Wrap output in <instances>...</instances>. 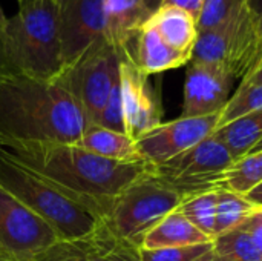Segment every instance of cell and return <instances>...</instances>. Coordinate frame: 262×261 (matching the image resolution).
<instances>
[{
    "instance_id": "36",
    "label": "cell",
    "mask_w": 262,
    "mask_h": 261,
    "mask_svg": "<svg viewBox=\"0 0 262 261\" xmlns=\"http://www.w3.org/2000/svg\"><path fill=\"white\" fill-rule=\"evenodd\" d=\"M196 261H221V260H218V258L213 255V252H210V254H207V255L201 257L200 260H196Z\"/></svg>"
},
{
    "instance_id": "26",
    "label": "cell",
    "mask_w": 262,
    "mask_h": 261,
    "mask_svg": "<svg viewBox=\"0 0 262 261\" xmlns=\"http://www.w3.org/2000/svg\"><path fill=\"white\" fill-rule=\"evenodd\" d=\"M212 252V242L184 248H161L144 249L140 248L141 261H196Z\"/></svg>"
},
{
    "instance_id": "2",
    "label": "cell",
    "mask_w": 262,
    "mask_h": 261,
    "mask_svg": "<svg viewBox=\"0 0 262 261\" xmlns=\"http://www.w3.org/2000/svg\"><path fill=\"white\" fill-rule=\"evenodd\" d=\"M89 122L60 78L38 80L0 66V146L75 143Z\"/></svg>"
},
{
    "instance_id": "28",
    "label": "cell",
    "mask_w": 262,
    "mask_h": 261,
    "mask_svg": "<svg viewBox=\"0 0 262 261\" xmlns=\"http://www.w3.org/2000/svg\"><path fill=\"white\" fill-rule=\"evenodd\" d=\"M94 125H98L101 128L124 132L126 134V125H124V112H123V103H121V91H120V77L115 83L104 108L101 109L97 122Z\"/></svg>"
},
{
    "instance_id": "13",
    "label": "cell",
    "mask_w": 262,
    "mask_h": 261,
    "mask_svg": "<svg viewBox=\"0 0 262 261\" xmlns=\"http://www.w3.org/2000/svg\"><path fill=\"white\" fill-rule=\"evenodd\" d=\"M235 77L213 65L192 62L187 65L181 117H207L221 114L230 98Z\"/></svg>"
},
{
    "instance_id": "29",
    "label": "cell",
    "mask_w": 262,
    "mask_h": 261,
    "mask_svg": "<svg viewBox=\"0 0 262 261\" xmlns=\"http://www.w3.org/2000/svg\"><path fill=\"white\" fill-rule=\"evenodd\" d=\"M38 261H88L84 243H58Z\"/></svg>"
},
{
    "instance_id": "14",
    "label": "cell",
    "mask_w": 262,
    "mask_h": 261,
    "mask_svg": "<svg viewBox=\"0 0 262 261\" xmlns=\"http://www.w3.org/2000/svg\"><path fill=\"white\" fill-rule=\"evenodd\" d=\"M150 14L144 0H104V40L120 52L132 51Z\"/></svg>"
},
{
    "instance_id": "21",
    "label": "cell",
    "mask_w": 262,
    "mask_h": 261,
    "mask_svg": "<svg viewBox=\"0 0 262 261\" xmlns=\"http://www.w3.org/2000/svg\"><path fill=\"white\" fill-rule=\"evenodd\" d=\"M262 183V151H255L236 160L218 178V189H230L246 195Z\"/></svg>"
},
{
    "instance_id": "9",
    "label": "cell",
    "mask_w": 262,
    "mask_h": 261,
    "mask_svg": "<svg viewBox=\"0 0 262 261\" xmlns=\"http://www.w3.org/2000/svg\"><path fill=\"white\" fill-rule=\"evenodd\" d=\"M236 160L213 134L186 152L152 168V172L175 186L184 197L218 189V178Z\"/></svg>"
},
{
    "instance_id": "24",
    "label": "cell",
    "mask_w": 262,
    "mask_h": 261,
    "mask_svg": "<svg viewBox=\"0 0 262 261\" xmlns=\"http://www.w3.org/2000/svg\"><path fill=\"white\" fill-rule=\"evenodd\" d=\"M216 191L209 189L184 197L178 211L201 232L215 237V212H216Z\"/></svg>"
},
{
    "instance_id": "23",
    "label": "cell",
    "mask_w": 262,
    "mask_h": 261,
    "mask_svg": "<svg viewBox=\"0 0 262 261\" xmlns=\"http://www.w3.org/2000/svg\"><path fill=\"white\" fill-rule=\"evenodd\" d=\"M84 249L88 261H141L140 246L115 238L104 228L84 242Z\"/></svg>"
},
{
    "instance_id": "17",
    "label": "cell",
    "mask_w": 262,
    "mask_h": 261,
    "mask_svg": "<svg viewBox=\"0 0 262 261\" xmlns=\"http://www.w3.org/2000/svg\"><path fill=\"white\" fill-rule=\"evenodd\" d=\"M213 242L212 237L195 228L178 209L164 217L155 225L141 240L140 248L161 249V248H184Z\"/></svg>"
},
{
    "instance_id": "1",
    "label": "cell",
    "mask_w": 262,
    "mask_h": 261,
    "mask_svg": "<svg viewBox=\"0 0 262 261\" xmlns=\"http://www.w3.org/2000/svg\"><path fill=\"white\" fill-rule=\"evenodd\" d=\"M0 152L88 203L103 215V220L114 200L129 185L152 171L146 162L107 160L75 143L20 142L0 146Z\"/></svg>"
},
{
    "instance_id": "39",
    "label": "cell",
    "mask_w": 262,
    "mask_h": 261,
    "mask_svg": "<svg viewBox=\"0 0 262 261\" xmlns=\"http://www.w3.org/2000/svg\"><path fill=\"white\" fill-rule=\"evenodd\" d=\"M0 258H3V257H2V254H0Z\"/></svg>"
},
{
    "instance_id": "25",
    "label": "cell",
    "mask_w": 262,
    "mask_h": 261,
    "mask_svg": "<svg viewBox=\"0 0 262 261\" xmlns=\"http://www.w3.org/2000/svg\"><path fill=\"white\" fill-rule=\"evenodd\" d=\"M262 109V85L256 83H239L235 94L230 95L227 105L221 111L220 125H227L243 115Z\"/></svg>"
},
{
    "instance_id": "5",
    "label": "cell",
    "mask_w": 262,
    "mask_h": 261,
    "mask_svg": "<svg viewBox=\"0 0 262 261\" xmlns=\"http://www.w3.org/2000/svg\"><path fill=\"white\" fill-rule=\"evenodd\" d=\"M184 195L152 171L129 185L109 208L103 228L121 242L141 245L144 235L170 212Z\"/></svg>"
},
{
    "instance_id": "30",
    "label": "cell",
    "mask_w": 262,
    "mask_h": 261,
    "mask_svg": "<svg viewBox=\"0 0 262 261\" xmlns=\"http://www.w3.org/2000/svg\"><path fill=\"white\" fill-rule=\"evenodd\" d=\"M241 226L250 234L258 251L262 254V208H258Z\"/></svg>"
},
{
    "instance_id": "16",
    "label": "cell",
    "mask_w": 262,
    "mask_h": 261,
    "mask_svg": "<svg viewBox=\"0 0 262 261\" xmlns=\"http://www.w3.org/2000/svg\"><path fill=\"white\" fill-rule=\"evenodd\" d=\"M146 25L152 26L169 46L192 57L198 40L196 18L192 14L177 6L160 5L150 14Z\"/></svg>"
},
{
    "instance_id": "10",
    "label": "cell",
    "mask_w": 262,
    "mask_h": 261,
    "mask_svg": "<svg viewBox=\"0 0 262 261\" xmlns=\"http://www.w3.org/2000/svg\"><path fill=\"white\" fill-rule=\"evenodd\" d=\"M63 72L104 40V0H57Z\"/></svg>"
},
{
    "instance_id": "3",
    "label": "cell",
    "mask_w": 262,
    "mask_h": 261,
    "mask_svg": "<svg viewBox=\"0 0 262 261\" xmlns=\"http://www.w3.org/2000/svg\"><path fill=\"white\" fill-rule=\"evenodd\" d=\"M0 66L49 82L63 74L57 0H21L14 15L0 12Z\"/></svg>"
},
{
    "instance_id": "22",
    "label": "cell",
    "mask_w": 262,
    "mask_h": 261,
    "mask_svg": "<svg viewBox=\"0 0 262 261\" xmlns=\"http://www.w3.org/2000/svg\"><path fill=\"white\" fill-rule=\"evenodd\" d=\"M212 252L221 261H262V254L243 226L216 235L212 242Z\"/></svg>"
},
{
    "instance_id": "4",
    "label": "cell",
    "mask_w": 262,
    "mask_h": 261,
    "mask_svg": "<svg viewBox=\"0 0 262 261\" xmlns=\"http://www.w3.org/2000/svg\"><path fill=\"white\" fill-rule=\"evenodd\" d=\"M0 185L45 220L64 243H84L103 229V215L0 152Z\"/></svg>"
},
{
    "instance_id": "12",
    "label": "cell",
    "mask_w": 262,
    "mask_h": 261,
    "mask_svg": "<svg viewBox=\"0 0 262 261\" xmlns=\"http://www.w3.org/2000/svg\"><path fill=\"white\" fill-rule=\"evenodd\" d=\"M120 91L124 112L126 134L137 140L161 123V105L155 89L135 63L130 51L120 58Z\"/></svg>"
},
{
    "instance_id": "7",
    "label": "cell",
    "mask_w": 262,
    "mask_h": 261,
    "mask_svg": "<svg viewBox=\"0 0 262 261\" xmlns=\"http://www.w3.org/2000/svg\"><path fill=\"white\" fill-rule=\"evenodd\" d=\"M121 52L106 40L94 45L58 78L78 102L89 125H94L120 77Z\"/></svg>"
},
{
    "instance_id": "19",
    "label": "cell",
    "mask_w": 262,
    "mask_h": 261,
    "mask_svg": "<svg viewBox=\"0 0 262 261\" xmlns=\"http://www.w3.org/2000/svg\"><path fill=\"white\" fill-rule=\"evenodd\" d=\"M213 135L226 145L235 160L246 157L262 140V109L218 126Z\"/></svg>"
},
{
    "instance_id": "40",
    "label": "cell",
    "mask_w": 262,
    "mask_h": 261,
    "mask_svg": "<svg viewBox=\"0 0 262 261\" xmlns=\"http://www.w3.org/2000/svg\"><path fill=\"white\" fill-rule=\"evenodd\" d=\"M17 2H21V0H17Z\"/></svg>"
},
{
    "instance_id": "27",
    "label": "cell",
    "mask_w": 262,
    "mask_h": 261,
    "mask_svg": "<svg viewBox=\"0 0 262 261\" xmlns=\"http://www.w3.org/2000/svg\"><path fill=\"white\" fill-rule=\"evenodd\" d=\"M247 0H204L201 14L196 18L198 34L224 23Z\"/></svg>"
},
{
    "instance_id": "32",
    "label": "cell",
    "mask_w": 262,
    "mask_h": 261,
    "mask_svg": "<svg viewBox=\"0 0 262 261\" xmlns=\"http://www.w3.org/2000/svg\"><path fill=\"white\" fill-rule=\"evenodd\" d=\"M161 5H170V6H177L189 14H192L195 18H198V15L201 14L204 0H163Z\"/></svg>"
},
{
    "instance_id": "8",
    "label": "cell",
    "mask_w": 262,
    "mask_h": 261,
    "mask_svg": "<svg viewBox=\"0 0 262 261\" xmlns=\"http://www.w3.org/2000/svg\"><path fill=\"white\" fill-rule=\"evenodd\" d=\"M61 243L55 231L0 185V254L12 261H38Z\"/></svg>"
},
{
    "instance_id": "34",
    "label": "cell",
    "mask_w": 262,
    "mask_h": 261,
    "mask_svg": "<svg viewBox=\"0 0 262 261\" xmlns=\"http://www.w3.org/2000/svg\"><path fill=\"white\" fill-rule=\"evenodd\" d=\"M246 197H247L253 205H256L258 208H262V183H259L256 188H253L250 192H247Z\"/></svg>"
},
{
    "instance_id": "33",
    "label": "cell",
    "mask_w": 262,
    "mask_h": 261,
    "mask_svg": "<svg viewBox=\"0 0 262 261\" xmlns=\"http://www.w3.org/2000/svg\"><path fill=\"white\" fill-rule=\"evenodd\" d=\"M239 83H256V85H262V55L259 57V60L255 63V66L250 69V72Z\"/></svg>"
},
{
    "instance_id": "11",
    "label": "cell",
    "mask_w": 262,
    "mask_h": 261,
    "mask_svg": "<svg viewBox=\"0 0 262 261\" xmlns=\"http://www.w3.org/2000/svg\"><path fill=\"white\" fill-rule=\"evenodd\" d=\"M220 117L221 114L193 118L180 117L167 123L161 122L135 140L138 154L152 168L164 165L210 137L220 125Z\"/></svg>"
},
{
    "instance_id": "38",
    "label": "cell",
    "mask_w": 262,
    "mask_h": 261,
    "mask_svg": "<svg viewBox=\"0 0 262 261\" xmlns=\"http://www.w3.org/2000/svg\"><path fill=\"white\" fill-rule=\"evenodd\" d=\"M0 261H12V260H6V258H0Z\"/></svg>"
},
{
    "instance_id": "18",
    "label": "cell",
    "mask_w": 262,
    "mask_h": 261,
    "mask_svg": "<svg viewBox=\"0 0 262 261\" xmlns=\"http://www.w3.org/2000/svg\"><path fill=\"white\" fill-rule=\"evenodd\" d=\"M75 145L107 160L143 162L134 138L124 132L111 131L98 125H89Z\"/></svg>"
},
{
    "instance_id": "37",
    "label": "cell",
    "mask_w": 262,
    "mask_h": 261,
    "mask_svg": "<svg viewBox=\"0 0 262 261\" xmlns=\"http://www.w3.org/2000/svg\"><path fill=\"white\" fill-rule=\"evenodd\" d=\"M255 151H262V140L258 143V145H256V146H255V148H253V149H252V151H250V152H255ZM250 152H249V154H250Z\"/></svg>"
},
{
    "instance_id": "15",
    "label": "cell",
    "mask_w": 262,
    "mask_h": 261,
    "mask_svg": "<svg viewBox=\"0 0 262 261\" xmlns=\"http://www.w3.org/2000/svg\"><path fill=\"white\" fill-rule=\"evenodd\" d=\"M137 66L146 75H155L170 69H177L190 63L192 57L178 52L169 46L163 37L149 25H143L140 29L132 51H130Z\"/></svg>"
},
{
    "instance_id": "6",
    "label": "cell",
    "mask_w": 262,
    "mask_h": 261,
    "mask_svg": "<svg viewBox=\"0 0 262 261\" xmlns=\"http://www.w3.org/2000/svg\"><path fill=\"white\" fill-rule=\"evenodd\" d=\"M258 49L256 26L246 2L224 23L198 34L192 62L220 66L243 80L255 65Z\"/></svg>"
},
{
    "instance_id": "35",
    "label": "cell",
    "mask_w": 262,
    "mask_h": 261,
    "mask_svg": "<svg viewBox=\"0 0 262 261\" xmlns=\"http://www.w3.org/2000/svg\"><path fill=\"white\" fill-rule=\"evenodd\" d=\"M144 3H146V5H147V8L154 12V11H155V9L163 3V0H144Z\"/></svg>"
},
{
    "instance_id": "20",
    "label": "cell",
    "mask_w": 262,
    "mask_h": 261,
    "mask_svg": "<svg viewBox=\"0 0 262 261\" xmlns=\"http://www.w3.org/2000/svg\"><path fill=\"white\" fill-rule=\"evenodd\" d=\"M256 209L258 206L253 205L246 195L224 188L218 189L215 212V237L241 226Z\"/></svg>"
},
{
    "instance_id": "31",
    "label": "cell",
    "mask_w": 262,
    "mask_h": 261,
    "mask_svg": "<svg viewBox=\"0 0 262 261\" xmlns=\"http://www.w3.org/2000/svg\"><path fill=\"white\" fill-rule=\"evenodd\" d=\"M249 3V9L252 12L255 26H256V32H258V38H259V49H258V57L255 60V63L259 60V57L262 55V0H247ZM255 66V65H253ZM252 66V68H253ZM250 72V71H249ZM241 82V80H239Z\"/></svg>"
}]
</instances>
